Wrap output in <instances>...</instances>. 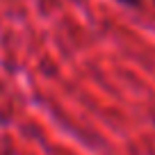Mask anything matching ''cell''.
Here are the masks:
<instances>
[{"label": "cell", "mask_w": 155, "mask_h": 155, "mask_svg": "<svg viewBox=\"0 0 155 155\" xmlns=\"http://www.w3.org/2000/svg\"><path fill=\"white\" fill-rule=\"evenodd\" d=\"M116 2H121L126 7H139L141 5V0H116Z\"/></svg>", "instance_id": "6da1fadb"}]
</instances>
